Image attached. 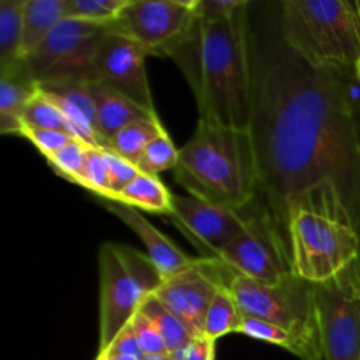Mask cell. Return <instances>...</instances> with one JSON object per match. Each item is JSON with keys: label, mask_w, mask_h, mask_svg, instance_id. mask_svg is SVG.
Returning <instances> with one entry per match:
<instances>
[{"label": "cell", "mask_w": 360, "mask_h": 360, "mask_svg": "<svg viewBox=\"0 0 360 360\" xmlns=\"http://www.w3.org/2000/svg\"><path fill=\"white\" fill-rule=\"evenodd\" d=\"M250 132L260 172L259 200L287 243V204L333 183L360 231V143L354 74L316 69L281 34L253 41ZM288 248V245H287Z\"/></svg>", "instance_id": "cell-1"}, {"label": "cell", "mask_w": 360, "mask_h": 360, "mask_svg": "<svg viewBox=\"0 0 360 360\" xmlns=\"http://www.w3.org/2000/svg\"><path fill=\"white\" fill-rule=\"evenodd\" d=\"M169 58L178 63L192 88L199 122L250 129L253 58L248 7L214 20L197 18Z\"/></svg>", "instance_id": "cell-2"}, {"label": "cell", "mask_w": 360, "mask_h": 360, "mask_svg": "<svg viewBox=\"0 0 360 360\" xmlns=\"http://www.w3.org/2000/svg\"><path fill=\"white\" fill-rule=\"evenodd\" d=\"M292 273L322 285L360 260V231L333 183H319L287 204Z\"/></svg>", "instance_id": "cell-3"}, {"label": "cell", "mask_w": 360, "mask_h": 360, "mask_svg": "<svg viewBox=\"0 0 360 360\" xmlns=\"http://www.w3.org/2000/svg\"><path fill=\"white\" fill-rule=\"evenodd\" d=\"M174 178L188 193L236 211L260 197V172L250 129L199 122L179 150Z\"/></svg>", "instance_id": "cell-4"}, {"label": "cell", "mask_w": 360, "mask_h": 360, "mask_svg": "<svg viewBox=\"0 0 360 360\" xmlns=\"http://www.w3.org/2000/svg\"><path fill=\"white\" fill-rule=\"evenodd\" d=\"M280 34L316 69L354 74L360 58V16L350 0H280Z\"/></svg>", "instance_id": "cell-5"}, {"label": "cell", "mask_w": 360, "mask_h": 360, "mask_svg": "<svg viewBox=\"0 0 360 360\" xmlns=\"http://www.w3.org/2000/svg\"><path fill=\"white\" fill-rule=\"evenodd\" d=\"M229 290L243 316L273 322L290 330L302 347V360H322L315 285L290 274L278 285H262L232 273Z\"/></svg>", "instance_id": "cell-6"}, {"label": "cell", "mask_w": 360, "mask_h": 360, "mask_svg": "<svg viewBox=\"0 0 360 360\" xmlns=\"http://www.w3.org/2000/svg\"><path fill=\"white\" fill-rule=\"evenodd\" d=\"M101 276V333L98 352L125 329L139 311L144 299L164 283L155 264L130 246L104 243L98 250Z\"/></svg>", "instance_id": "cell-7"}, {"label": "cell", "mask_w": 360, "mask_h": 360, "mask_svg": "<svg viewBox=\"0 0 360 360\" xmlns=\"http://www.w3.org/2000/svg\"><path fill=\"white\" fill-rule=\"evenodd\" d=\"M108 32L109 25L65 18L21 62L39 86L94 83L97 53Z\"/></svg>", "instance_id": "cell-8"}, {"label": "cell", "mask_w": 360, "mask_h": 360, "mask_svg": "<svg viewBox=\"0 0 360 360\" xmlns=\"http://www.w3.org/2000/svg\"><path fill=\"white\" fill-rule=\"evenodd\" d=\"M246 225L218 259L236 274L262 285H278L292 273L287 243L259 199L241 211Z\"/></svg>", "instance_id": "cell-9"}, {"label": "cell", "mask_w": 360, "mask_h": 360, "mask_svg": "<svg viewBox=\"0 0 360 360\" xmlns=\"http://www.w3.org/2000/svg\"><path fill=\"white\" fill-rule=\"evenodd\" d=\"M323 360H360V260L315 285Z\"/></svg>", "instance_id": "cell-10"}, {"label": "cell", "mask_w": 360, "mask_h": 360, "mask_svg": "<svg viewBox=\"0 0 360 360\" xmlns=\"http://www.w3.org/2000/svg\"><path fill=\"white\" fill-rule=\"evenodd\" d=\"M197 18L169 0H130L109 30L136 42L148 55L169 56L192 32Z\"/></svg>", "instance_id": "cell-11"}, {"label": "cell", "mask_w": 360, "mask_h": 360, "mask_svg": "<svg viewBox=\"0 0 360 360\" xmlns=\"http://www.w3.org/2000/svg\"><path fill=\"white\" fill-rule=\"evenodd\" d=\"M232 273L220 259L204 257L197 266L164 280L155 297L174 313L193 336H202L211 301L221 285H229Z\"/></svg>", "instance_id": "cell-12"}, {"label": "cell", "mask_w": 360, "mask_h": 360, "mask_svg": "<svg viewBox=\"0 0 360 360\" xmlns=\"http://www.w3.org/2000/svg\"><path fill=\"white\" fill-rule=\"evenodd\" d=\"M171 220L195 245L218 259L232 239L245 229L246 218L241 211L188 193L174 195Z\"/></svg>", "instance_id": "cell-13"}, {"label": "cell", "mask_w": 360, "mask_h": 360, "mask_svg": "<svg viewBox=\"0 0 360 360\" xmlns=\"http://www.w3.org/2000/svg\"><path fill=\"white\" fill-rule=\"evenodd\" d=\"M146 51L130 39L109 30L97 53V81L109 84L148 111H155L146 74Z\"/></svg>", "instance_id": "cell-14"}, {"label": "cell", "mask_w": 360, "mask_h": 360, "mask_svg": "<svg viewBox=\"0 0 360 360\" xmlns=\"http://www.w3.org/2000/svg\"><path fill=\"white\" fill-rule=\"evenodd\" d=\"M105 207L109 213L118 217L127 227L132 229L139 236L141 241L146 246V255L150 257L164 280L176 276L200 262V259H193V257L183 253L171 239L165 238L157 227H153L136 207L116 202V200H105Z\"/></svg>", "instance_id": "cell-15"}, {"label": "cell", "mask_w": 360, "mask_h": 360, "mask_svg": "<svg viewBox=\"0 0 360 360\" xmlns=\"http://www.w3.org/2000/svg\"><path fill=\"white\" fill-rule=\"evenodd\" d=\"M39 88L65 116L74 139L90 148H102L97 136V116L90 83L42 84Z\"/></svg>", "instance_id": "cell-16"}, {"label": "cell", "mask_w": 360, "mask_h": 360, "mask_svg": "<svg viewBox=\"0 0 360 360\" xmlns=\"http://www.w3.org/2000/svg\"><path fill=\"white\" fill-rule=\"evenodd\" d=\"M90 94L95 104L97 136L102 148H108L112 137L130 123L157 118V112L148 111L143 105L136 104L129 97L101 81L90 83Z\"/></svg>", "instance_id": "cell-17"}, {"label": "cell", "mask_w": 360, "mask_h": 360, "mask_svg": "<svg viewBox=\"0 0 360 360\" xmlns=\"http://www.w3.org/2000/svg\"><path fill=\"white\" fill-rule=\"evenodd\" d=\"M39 91V83L27 72L23 62L0 69V132L21 136V115Z\"/></svg>", "instance_id": "cell-18"}, {"label": "cell", "mask_w": 360, "mask_h": 360, "mask_svg": "<svg viewBox=\"0 0 360 360\" xmlns=\"http://www.w3.org/2000/svg\"><path fill=\"white\" fill-rule=\"evenodd\" d=\"M69 0H27L20 60H23L56 25L65 20Z\"/></svg>", "instance_id": "cell-19"}, {"label": "cell", "mask_w": 360, "mask_h": 360, "mask_svg": "<svg viewBox=\"0 0 360 360\" xmlns=\"http://www.w3.org/2000/svg\"><path fill=\"white\" fill-rule=\"evenodd\" d=\"M115 200L130 207H136V210L155 214H167L169 217L172 211L174 195L158 179V176L139 172L137 178Z\"/></svg>", "instance_id": "cell-20"}, {"label": "cell", "mask_w": 360, "mask_h": 360, "mask_svg": "<svg viewBox=\"0 0 360 360\" xmlns=\"http://www.w3.org/2000/svg\"><path fill=\"white\" fill-rule=\"evenodd\" d=\"M27 0H0V69L20 62Z\"/></svg>", "instance_id": "cell-21"}, {"label": "cell", "mask_w": 360, "mask_h": 360, "mask_svg": "<svg viewBox=\"0 0 360 360\" xmlns=\"http://www.w3.org/2000/svg\"><path fill=\"white\" fill-rule=\"evenodd\" d=\"M243 323V313L236 302L234 295L229 290V285H221L217 295L211 301L202 327V336L211 340H220L227 334L239 333Z\"/></svg>", "instance_id": "cell-22"}, {"label": "cell", "mask_w": 360, "mask_h": 360, "mask_svg": "<svg viewBox=\"0 0 360 360\" xmlns=\"http://www.w3.org/2000/svg\"><path fill=\"white\" fill-rule=\"evenodd\" d=\"M165 129L160 123V120L150 118V120H141V122H134L127 125L125 129L120 130L109 143V150L118 153L120 157L127 158L132 164H137L141 158L143 151L146 150L148 144L164 134Z\"/></svg>", "instance_id": "cell-23"}, {"label": "cell", "mask_w": 360, "mask_h": 360, "mask_svg": "<svg viewBox=\"0 0 360 360\" xmlns=\"http://www.w3.org/2000/svg\"><path fill=\"white\" fill-rule=\"evenodd\" d=\"M139 311L144 313V315L155 323V327H157L158 333H160L169 354H174V352L181 350L185 345H188L190 341L195 338L190 333L188 327H186L174 313L169 311V309L155 297V294L144 299Z\"/></svg>", "instance_id": "cell-24"}, {"label": "cell", "mask_w": 360, "mask_h": 360, "mask_svg": "<svg viewBox=\"0 0 360 360\" xmlns=\"http://www.w3.org/2000/svg\"><path fill=\"white\" fill-rule=\"evenodd\" d=\"M239 334L252 338V340L264 341V343L276 345V347L285 348V350L302 360V347L297 341V338L290 330L283 329V327L276 326V323L267 322V320L262 319H253V316H243Z\"/></svg>", "instance_id": "cell-25"}, {"label": "cell", "mask_w": 360, "mask_h": 360, "mask_svg": "<svg viewBox=\"0 0 360 360\" xmlns=\"http://www.w3.org/2000/svg\"><path fill=\"white\" fill-rule=\"evenodd\" d=\"M21 123L25 129H49V130H62L72 136L70 127L67 123L65 116L62 115L58 108L46 97L39 88L37 94L32 97L21 115ZM74 137V136H72Z\"/></svg>", "instance_id": "cell-26"}, {"label": "cell", "mask_w": 360, "mask_h": 360, "mask_svg": "<svg viewBox=\"0 0 360 360\" xmlns=\"http://www.w3.org/2000/svg\"><path fill=\"white\" fill-rule=\"evenodd\" d=\"M179 160V150L172 143L171 136L165 130L164 134H160L158 137H155L150 144L146 146V150L143 151L141 158L137 160V169L139 172H144V174L158 176L160 172L167 171V169H172L178 165Z\"/></svg>", "instance_id": "cell-27"}, {"label": "cell", "mask_w": 360, "mask_h": 360, "mask_svg": "<svg viewBox=\"0 0 360 360\" xmlns=\"http://www.w3.org/2000/svg\"><path fill=\"white\" fill-rule=\"evenodd\" d=\"M129 4L130 0H69L65 18L109 25Z\"/></svg>", "instance_id": "cell-28"}, {"label": "cell", "mask_w": 360, "mask_h": 360, "mask_svg": "<svg viewBox=\"0 0 360 360\" xmlns=\"http://www.w3.org/2000/svg\"><path fill=\"white\" fill-rule=\"evenodd\" d=\"M79 186L86 188L94 195L101 199H108L109 188V167L105 158V148H88L86 162H84L83 174H81Z\"/></svg>", "instance_id": "cell-29"}, {"label": "cell", "mask_w": 360, "mask_h": 360, "mask_svg": "<svg viewBox=\"0 0 360 360\" xmlns=\"http://www.w3.org/2000/svg\"><path fill=\"white\" fill-rule=\"evenodd\" d=\"M88 148L81 141L74 139L67 144L65 148L55 153L53 157L46 158L49 167L60 176V178L67 179V181L74 183V185H79L81 174H83L84 162H86V151Z\"/></svg>", "instance_id": "cell-30"}, {"label": "cell", "mask_w": 360, "mask_h": 360, "mask_svg": "<svg viewBox=\"0 0 360 360\" xmlns=\"http://www.w3.org/2000/svg\"><path fill=\"white\" fill-rule=\"evenodd\" d=\"M105 158H108V167H109V197L105 200H115L134 179L139 174V169L136 164L129 162L127 158L120 157L112 150L105 148Z\"/></svg>", "instance_id": "cell-31"}, {"label": "cell", "mask_w": 360, "mask_h": 360, "mask_svg": "<svg viewBox=\"0 0 360 360\" xmlns=\"http://www.w3.org/2000/svg\"><path fill=\"white\" fill-rule=\"evenodd\" d=\"M130 327H132L134 334H136L137 341H139L141 345V350L144 352L146 357L169 354L158 329L144 313L137 311L136 315H134V319L130 320Z\"/></svg>", "instance_id": "cell-32"}, {"label": "cell", "mask_w": 360, "mask_h": 360, "mask_svg": "<svg viewBox=\"0 0 360 360\" xmlns=\"http://www.w3.org/2000/svg\"><path fill=\"white\" fill-rule=\"evenodd\" d=\"M21 137L30 141L44 158L53 157L62 148H65L70 141H74V137L70 134L62 132V130L49 129H25L21 132Z\"/></svg>", "instance_id": "cell-33"}, {"label": "cell", "mask_w": 360, "mask_h": 360, "mask_svg": "<svg viewBox=\"0 0 360 360\" xmlns=\"http://www.w3.org/2000/svg\"><path fill=\"white\" fill-rule=\"evenodd\" d=\"M101 352H111V354L123 355V357H129L132 360H144V357H146L144 352L141 350V345L139 341H137L130 323L118 334V336L115 338V340L111 341V345H109L108 348H104V350Z\"/></svg>", "instance_id": "cell-34"}, {"label": "cell", "mask_w": 360, "mask_h": 360, "mask_svg": "<svg viewBox=\"0 0 360 360\" xmlns=\"http://www.w3.org/2000/svg\"><path fill=\"white\" fill-rule=\"evenodd\" d=\"M214 347L217 341L206 336H197L190 341L181 350L174 352V360H214Z\"/></svg>", "instance_id": "cell-35"}, {"label": "cell", "mask_w": 360, "mask_h": 360, "mask_svg": "<svg viewBox=\"0 0 360 360\" xmlns=\"http://www.w3.org/2000/svg\"><path fill=\"white\" fill-rule=\"evenodd\" d=\"M250 0H202L197 16L202 20H214V18L231 16L236 11L246 9Z\"/></svg>", "instance_id": "cell-36"}, {"label": "cell", "mask_w": 360, "mask_h": 360, "mask_svg": "<svg viewBox=\"0 0 360 360\" xmlns=\"http://www.w3.org/2000/svg\"><path fill=\"white\" fill-rule=\"evenodd\" d=\"M354 115H355V127H357V136L360 143V83L359 88L354 84Z\"/></svg>", "instance_id": "cell-37"}, {"label": "cell", "mask_w": 360, "mask_h": 360, "mask_svg": "<svg viewBox=\"0 0 360 360\" xmlns=\"http://www.w3.org/2000/svg\"><path fill=\"white\" fill-rule=\"evenodd\" d=\"M169 2H172V4H176V6H181V7H185V9L197 13L202 0H169Z\"/></svg>", "instance_id": "cell-38"}, {"label": "cell", "mask_w": 360, "mask_h": 360, "mask_svg": "<svg viewBox=\"0 0 360 360\" xmlns=\"http://www.w3.org/2000/svg\"><path fill=\"white\" fill-rule=\"evenodd\" d=\"M95 360H132V359L123 357V355L111 354V352H98L97 359H95Z\"/></svg>", "instance_id": "cell-39"}, {"label": "cell", "mask_w": 360, "mask_h": 360, "mask_svg": "<svg viewBox=\"0 0 360 360\" xmlns=\"http://www.w3.org/2000/svg\"><path fill=\"white\" fill-rule=\"evenodd\" d=\"M144 360H174V359H172L171 354H165V355H151V357H144Z\"/></svg>", "instance_id": "cell-40"}, {"label": "cell", "mask_w": 360, "mask_h": 360, "mask_svg": "<svg viewBox=\"0 0 360 360\" xmlns=\"http://www.w3.org/2000/svg\"><path fill=\"white\" fill-rule=\"evenodd\" d=\"M354 76H355V79H357V83H360V58L357 60V63H355Z\"/></svg>", "instance_id": "cell-41"}, {"label": "cell", "mask_w": 360, "mask_h": 360, "mask_svg": "<svg viewBox=\"0 0 360 360\" xmlns=\"http://www.w3.org/2000/svg\"><path fill=\"white\" fill-rule=\"evenodd\" d=\"M354 6L357 9V13H360V0H354Z\"/></svg>", "instance_id": "cell-42"}, {"label": "cell", "mask_w": 360, "mask_h": 360, "mask_svg": "<svg viewBox=\"0 0 360 360\" xmlns=\"http://www.w3.org/2000/svg\"><path fill=\"white\" fill-rule=\"evenodd\" d=\"M359 16H360V13H359Z\"/></svg>", "instance_id": "cell-43"}]
</instances>
